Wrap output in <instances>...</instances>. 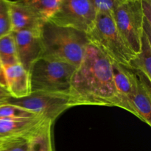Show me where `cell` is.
I'll list each match as a JSON object with an SVG mask.
<instances>
[{
	"mask_svg": "<svg viewBox=\"0 0 151 151\" xmlns=\"http://www.w3.org/2000/svg\"><path fill=\"white\" fill-rule=\"evenodd\" d=\"M69 96L71 108L84 105L119 108L111 61L91 43L72 75Z\"/></svg>",
	"mask_w": 151,
	"mask_h": 151,
	"instance_id": "obj_1",
	"label": "cell"
},
{
	"mask_svg": "<svg viewBox=\"0 0 151 151\" xmlns=\"http://www.w3.org/2000/svg\"><path fill=\"white\" fill-rule=\"evenodd\" d=\"M40 38L42 46L41 57L64 62L76 69L83 59L89 44L86 32L60 26L50 21L41 26Z\"/></svg>",
	"mask_w": 151,
	"mask_h": 151,
	"instance_id": "obj_2",
	"label": "cell"
},
{
	"mask_svg": "<svg viewBox=\"0 0 151 151\" xmlns=\"http://www.w3.org/2000/svg\"><path fill=\"white\" fill-rule=\"evenodd\" d=\"M88 41L111 61L129 67L136 54L119 34L112 13H97L92 27L86 32Z\"/></svg>",
	"mask_w": 151,
	"mask_h": 151,
	"instance_id": "obj_3",
	"label": "cell"
},
{
	"mask_svg": "<svg viewBox=\"0 0 151 151\" xmlns=\"http://www.w3.org/2000/svg\"><path fill=\"white\" fill-rule=\"evenodd\" d=\"M75 69L64 62L39 58L29 70L31 93L40 91L69 94Z\"/></svg>",
	"mask_w": 151,
	"mask_h": 151,
	"instance_id": "obj_4",
	"label": "cell"
},
{
	"mask_svg": "<svg viewBox=\"0 0 151 151\" xmlns=\"http://www.w3.org/2000/svg\"><path fill=\"white\" fill-rule=\"evenodd\" d=\"M116 28L129 48L138 54L141 50L145 18L142 0H124L112 13Z\"/></svg>",
	"mask_w": 151,
	"mask_h": 151,
	"instance_id": "obj_5",
	"label": "cell"
},
{
	"mask_svg": "<svg viewBox=\"0 0 151 151\" xmlns=\"http://www.w3.org/2000/svg\"><path fill=\"white\" fill-rule=\"evenodd\" d=\"M7 103L32 112L54 122L63 112L71 108L69 94L51 92H32L22 98L10 97Z\"/></svg>",
	"mask_w": 151,
	"mask_h": 151,
	"instance_id": "obj_6",
	"label": "cell"
},
{
	"mask_svg": "<svg viewBox=\"0 0 151 151\" xmlns=\"http://www.w3.org/2000/svg\"><path fill=\"white\" fill-rule=\"evenodd\" d=\"M97 11L91 0H62L58 11L49 21L86 33L95 21Z\"/></svg>",
	"mask_w": 151,
	"mask_h": 151,
	"instance_id": "obj_7",
	"label": "cell"
},
{
	"mask_svg": "<svg viewBox=\"0 0 151 151\" xmlns=\"http://www.w3.org/2000/svg\"><path fill=\"white\" fill-rule=\"evenodd\" d=\"M19 63L29 72L31 66L42 54L40 30L25 29L12 32Z\"/></svg>",
	"mask_w": 151,
	"mask_h": 151,
	"instance_id": "obj_8",
	"label": "cell"
},
{
	"mask_svg": "<svg viewBox=\"0 0 151 151\" xmlns=\"http://www.w3.org/2000/svg\"><path fill=\"white\" fill-rule=\"evenodd\" d=\"M114 82L119 100V108L133 114V91L137 78V72L128 66L111 61Z\"/></svg>",
	"mask_w": 151,
	"mask_h": 151,
	"instance_id": "obj_9",
	"label": "cell"
},
{
	"mask_svg": "<svg viewBox=\"0 0 151 151\" xmlns=\"http://www.w3.org/2000/svg\"><path fill=\"white\" fill-rule=\"evenodd\" d=\"M9 5L12 32L25 29L40 30L45 22L23 0L10 1Z\"/></svg>",
	"mask_w": 151,
	"mask_h": 151,
	"instance_id": "obj_10",
	"label": "cell"
},
{
	"mask_svg": "<svg viewBox=\"0 0 151 151\" xmlns=\"http://www.w3.org/2000/svg\"><path fill=\"white\" fill-rule=\"evenodd\" d=\"M6 87L11 97L22 98L31 93L29 72L19 63L4 66Z\"/></svg>",
	"mask_w": 151,
	"mask_h": 151,
	"instance_id": "obj_11",
	"label": "cell"
},
{
	"mask_svg": "<svg viewBox=\"0 0 151 151\" xmlns=\"http://www.w3.org/2000/svg\"><path fill=\"white\" fill-rule=\"evenodd\" d=\"M44 120L41 116L18 119L0 118V142L29 134Z\"/></svg>",
	"mask_w": 151,
	"mask_h": 151,
	"instance_id": "obj_12",
	"label": "cell"
},
{
	"mask_svg": "<svg viewBox=\"0 0 151 151\" xmlns=\"http://www.w3.org/2000/svg\"><path fill=\"white\" fill-rule=\"evenodd\" d=\"M53 122L44 119L29 135V151H54Z\"/></svg>",
	"mask_w": 151,
	"mask_h": 151,
	"instance_id": "obj_13",
	"label": "cell"
},
{
	"mask_svg": "<svg viewBox=\"0 0 151 151\" xmlns=\"http://www.w3.org/2000/svg\"><path fill=\"white\" fill-rule=\"evenodd\" d=\"M129 67L145 75L151 80V43L150 32L145 29L142 39L141 50L131 61Z\"/></svg>",
	"mask_w": 151,
	"mask_h": 151,
	"instance_id": "obj_14",
	"label": "cell"
},
{
	"mask_svg": "<svg viewBox=\"0 0 151 151\" xmlns=\"http://www.w3.org/2000/svg\"><path fill=\"white\" fill-rule=\"evenodd\" d=\"M43 21H49L58 11L62 0H23Z\"/></svg>",
	"mask_w": 151,
	"mask_h": 151,
	"instance_id": "obj_15",
	"label": "cell"
},
{
	"mask_svg": "<svg viewBox=\"0 0 151 151\" xmlns=\"http://www.w3.org/2000/svg\"><path fill=\"white\" fill-rule=\"evenodd\" d=\"M0 60L3 67L19 63L16 44L12 32L0 37Z\"/></svg>",
	"mask_w": 151,
	"mask_h": 151,
	"instance_id": "obj_16",
	"label": "cell"
},
{
	"mask_svg": "<svg viewBox=\"0 0 151 151\" xmlns=\"http://www.w3.org/2000/svg\"><path fill=\"white\" fill-rule=\"evenodd\" d=\"M34 116H37L29 111L8 103L0 106V118L18 119L34 117Z\"/></svg>",
	"mask_w": 151,
	"mask_h": 151,
	"instance_id": "obj_17",
	"label": "cell"
},
{
	"mask_svg": "<svg viewBox=\"0 0 151 151\" xmlns=\"http://www.w3.org/2000/svg\"><path fill=\"white\" fill-rule=\"evenodd\" d=\"M29 134L1 142L0 151H29Z\"/></svg>",
	"mask_w": 151,
	"mask_h": 151,
	"instance_id": "obj_18",
	"label": "cell"
},
{
	"mask_svg": "<svg viewBox=\"0 0 151 151\" xmlns=\"http://www.w3.org/2000/svg\"><path fill=\"white\" fill-rule=\"evenodd\" d=\"M10 0H0V37L12 32Z\"/></svg>",
	"mask_w": 151,
	"mask_h": 151,
	"instance_id": "obj_19",
	"label": "cell"
},
{
	"mask_svg": "<svg viewBox=\"0 0 151 151\" xmlns=\"http://www.w3.org/2000/svg\"><path fill=\"white\" fill-rule=\"evenodd\" d=\"M124 0H91L97 13H112Z\"/></svg>",
	"mask_w": 151,
	"mask_h": 151,
	"instance_id": "obj_20",
	"label": "cell"
},
{
	"mask_svg": "<svg viewBox=\"0 0 151 151\" xmlns=\"http://www.w3.org/2000/svg\"><path fill=\"white\" fill-rule=\"evenodd\" d=\"M11 97L8 90L6 87L0 85V100L7 101Z\"/></svg>",
	"mask_w": 151,
	"mask_h": 151,
	"instance_id": "obj_21",
	"label": "cell"
},
{
	"mask_svg": "<svg viewBox=\"0 0 151 151\" xmlns=\"http://www.w3.org/2000/svg\"><path fill=\"white\" fill-rule=\"evenodd\" d=\"M0 85L6 87V82H5V78H4V67H3L2 63H1V60H0ZM6 88H7V87H6Z\"/></svg>",
	"mask_w": 151,
	"mask_h": 151,
	"instance_id": "obj_22",
	"label": "cell"
},
{
	"mask_svg": "<svg viewBox=\"0 0 151 151\" xmlns=\"http://www.w3.org/2000/svg\"><path fill=\"white\" fill-rule=\"evenodd\" d=\"M7 103V101H3V100H0V106H1V105L4 104V103Z\"/></svg>",
	"mask_w": 151,
	"mask_h": 151,
	"instance_id": "obj_23",
	"label": "cell"
},
{
	"mask_svg": "<svg viewBox=\"0 0 151 151\" xmlns=\"http://www.w3.org/2000/svg\"><path fill=\"white\" fill-rule=\"evenodd\" d=\"M143 1H150V2H151V0H143Z\"/></svg>",
	"mask_w": 151,
	"mask_h": 151,
	"instance_id": "obj_24",
	"label": "cell"
},
{
	"mask_svg": "<svg viewBox=\"0 0 151 151\" xmlns=\"http://www.w3.org/2000/svg\"></svg>",
	"mask_w": 151,
	"mask_h": 151,
	"instance_id": "obj_25",
	"label": "cell"
}]
</instances>
